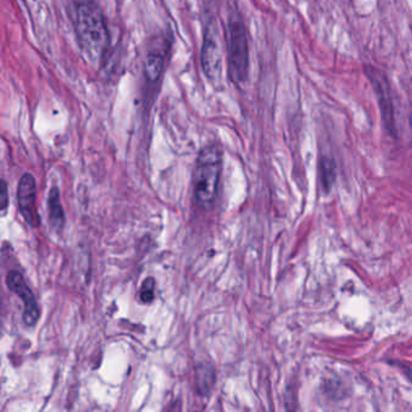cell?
<instances>
[{"mask_svg": "<svg viewBox=\"0 0 412 412\" xmlns=\"http://www.w3.org/2000/svg\"><path fill=\"white\" fill-rule=\"evenodd\" d=\"M73 23L85 55L90 60H102L108 48L109 36L100 9L93 1H81L74 9Z\"/></svg>", "mask_w": 412, "mask_h": 412, "instance_id": "1", "label": "cell"}, {"mask_svg": "<svg viewBox=\"0 0 412 412\" xmlns=\"http://www.w3.org/2000/svg\"><path fill=\"white\" fill-rule=\"evenodd\" d=\"M223 157L216 145H207L197 157L192 173L194 197L201 207H209L216 200L221 183Z\"/></svg>", "mask_w": 412, "mask_h": 412, "instance_id": "2", "label": "cell"}, {"mask_svg": "<svg viewBox=\"0 0 412 412\" xmlns=\"http://www.w3.org/2000/svg\"><path fill=\"white\" fill-rule=\"evenodd\" d=\"M228 75L236 84L243 83L248 76V38L243 22L238 15H231L226 29Z\"/></svg>", "mask_w": 412, "mask_h": 412, "instance_id": "3", "label": "cell"}, {"mask_svg": "<svg viewBox=\"0 0 412 412\" xmlns=\"http://www.w3.org/2000/svg\"><path fill=\"white\" fill-rule=\"evenodd\" d=\"M223 44L216 24L211 23L204 33L202 48V65L209 80L218 83L221 79L223 69Z\"/></svg>", "mask_w": 412, "mask_h": 412, "instance_id": "4", "label": "cell"}, {"mask_svg": "<svg viewBox=\"0 0 412 412\" xmlns=\"http://www.w3.org/2000/svg\"><path fill=\"white\" fill-rule=\"evenodd\" d=\"M365 73L368 75L369 80L376 91L377 97L380 100L381 112L384 117V124L389 132L396 133V124H394V112H393V100L391 98V88L387 78L384 73H381L379 69L366 65Z\"/></svg>", "mask_w": 412, "mask_h": 412, "instance_id": "5", "label": "cell"}, {"mask_svg": "<svg viewBox=\"0 0 412 412\" xmlns=\"http://www.w3.org/2000/svg\"><path fill=\"white\" fill-rule=\"evenodd\" d=\"M6 285L9 290L15 292L23 301L24 323L28 327H34L41 317V310L36 296L26 283L23 276L19 271H10L6 277Z\"/></svg>", "mask_w": 412, "mask_h": 412, "instance_id": "6", "label": "cell"}, {"mask_svg": "<svg viewBox=\"0 0 412 412\" xmlns=\"http://www.w3.org/2000/svg\"><path fill=\"white\" fill-rule=\"evenodd\" d=\"M17 204L21 216L31 226L36 228L41 224V216L36 212V183L29 173L22 176L17 188Z\"/></svg>", "mask_w": 412, "mask_h": 412, "instance_id": "7", "label": "cell"}, {"mask_svg": "<svg viewBox=\"0 0 412 412\" xmlns=\"http://www.w3.org/2000/svg\"><path fill=\"white\" fill-rule=\"evenodd\" d=\"M164 60H166V48L164 46L154 45L150 48L145 58V76L149 81L155 83L160 79L161 74L164 72Z\"/></svg>", "mask_w": 412, "mask_h": 412, "instance_id": "8", "label": "cell"}, {"mask_svg": "<svg viewBox=\"0 0 412 412\" xmlns=\"http://www.w3.org/2000/svg\"><path fill=\"white\" fill-rule=\"evenodd\" d=\"M48 211H50V221L53 228L62 230L65 223L63 207L60 204V190L53 188L48 194Z\"/></svg>", "mask_w": 412, "mask_h": 412, "instance_id": "9", "label": "cell"}, {"mask_svg": "<svg viewBox=\"0 0 412 412\" xmlns=\"http://www.w3.org/2000/svg\"><path fill=\"white\" fill-rule=\"evenodd\" d=\"M320 174H322V183L325 191H329L332 189L334 181H335V164L332 159L323 157L320 161Z\"/></svg>", "mask_w": 412, "mask_h": 412, "instance_id": "10", "label": "cell"}, {"mask_svg": "<svg viewBox=\"0 0 412 412\" xmlns=\"http://www.w3.org/2000/svg\"><path fill=\"white\" fill-rule=\"evenodd\" d=\"M155 297V280L152 277H149L143 282L139 292V300L143 304H150Z\"/></svg>", "mask_w": 412, "mask_h": 412, "instance_id": "11", "label": "cell"}, {"mask_svg": "<svg viewBox=\"0 0 412 412\" xmlns=\"http://www.w3.org/2000/svg\"><path fill=\"white\" fill-rule=\"evenodd\" d=\"M8 207V189H6V183L4 180L1 181V211L5 213Z\"/></svg>", "mask_w": 412, "mask_h": 412, "instance_id": "12", "label": "cell"}, {"mask_svg": "<svg viewBox=\"0 0 412 412\" xmlns=\"http://www.w3.org/2000/svg\"><path fill=\"white\" fill-rule=\"evenodd\" d=\"M404 371L405 375H406V376H408V379H410V381L412 382V370H410V369L404 368Z\"/></svg>", "mask_w": 412, "mask_h": 412, "instance_id": "13", "label": "cell"}]
</instances>
